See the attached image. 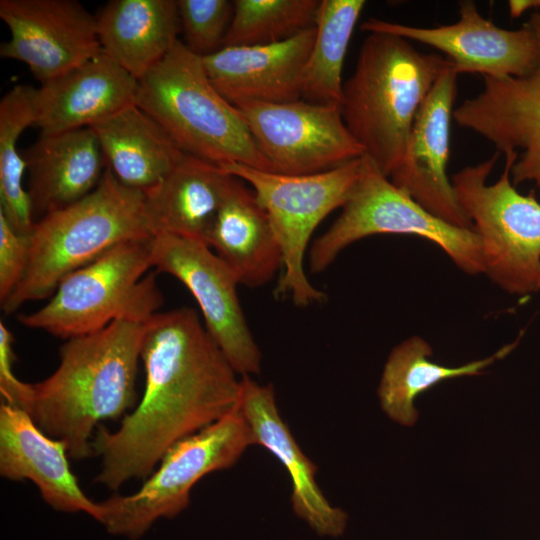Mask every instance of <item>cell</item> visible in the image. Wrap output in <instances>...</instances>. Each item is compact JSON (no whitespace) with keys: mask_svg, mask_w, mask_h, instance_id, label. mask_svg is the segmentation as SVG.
I'll list each match as a JSON object with an SVG mask.
<instances>
[{"mask_svg":"<svg viewBox=\"0 0 540 540\" xmlns=\"http://www.w3.org/2000/svg\"><path fill=\"white\" fill-rule=\"evenodd\" d=\"M145 386L120 426H99L92 440L101 469L95 481L117 490L147 478L180 440L238 410L241 377L192 308L157 312L145 321Z\"/></svg>","mask_w":540,"mask_h":540,"instance_id":"obj_1","label":"cell"},{"mask_svg":"<svg viewBox=\"0 0 540 540\" xmlns=\"http://www.w3.org/2000/svg\"><path fill=\"white\" fill-rule=\"evenodd\" d=\"M145 321L119 319L68 339L56 370L33 384L28 414L44 433L65 444L69 457L92 455L99 423L134 407Z\"/></svg>","mask_w":540,"mask_h":540,"instance_id":"obj_2","label":"cell"},{"mask_svg":"<svg viewBox=\"0 0 540 540\" xmlns=\"http://www.w3.org/2000/svg\"><path fill=\"white\" fill-rule=\"evenodd\" d=\"M450 66L446 57L422 53L393 34L373 32L364 39L339 107L363 156L386 177L403 158L422 103Z\"/></svg>","mask_w":540,"mask_h":540,"instance_id":"obj_3","label":"cell"},{"mask_svg":"<svg viewBox=\"0 0 540 540\" xmlns=\"http://www.w3.org/2000/svg\"><path fill=\"white\" fill-rule=\"evenodd\" d=\"M153 235L146 193L123 185L107 167L90 194L35 221L25 275L1 309L10 314L47 298L71 272L121 243Z\"/></svg>","mask_w":540,"mask_h":540,"instance_id":"obj_4","label":"cell"},{"mask_svg":"<svg viewBox=\"0 0 540 540\" xmlns=\"http://www.w3.org/2000/svg\"><path fill=\"white\" fill-rule=\"evenodd\" d=\"M135 103L187 155L274 172L240 110L217 91L202 58L183 42L138 81Z\"/></svg>","mask_w":540,"mask_h":540,"instance_id":"obj_5","label":"cell"},{"mask_svg":"<svg viewBox=\"0 0 540 540\" xmlns=\"http://www.w3.org/2000/svg\"><path fill=\"white\" fill-rule=\"evenodd\" d=\"M153 236L121 243L71 272L43 307L19 322L68 340L115 320H147L163 302L155 277L145 276L153 267Z\"/></svg>","mask_w":540,"mask_h":540,"instance_id":"obj_6","label":"cell"},{"mask_svg":"<svg viewBox=\"0 0 540 540\" xmlns=\"http://www.w3.org/2000/svg\"><path fill=\"white\" fill-rule=\"evenodd\" d=\"M500 153L451 177L457 200L477 234L484 273L511 295L539 291L540 203L534 192L523 195L511 182L517 152L505 154V166L494 184H487Z\"/></svg>","mask_w":540,"mask_h":540,"instance_id":"obj_7","label":"cell"},{"mask_svg":"<svg viewBox=\"0 0 540 540\" xmlns=\"http://www.w3.org/2000/svg\"><path fill=\"white\" fill-rule=\"evenodd\" d=\"M363 156L334 169L304 175L264 171L239 163L219 167L247 182L263 207L276 235L283 275L275 293L298 307L319 303L326 294L305 273L309 240L317 226L349 199L362 171Z\"/></svg>","mask_w":540,"mask_h":540,"instance_id":"obj_8","label":"cell"},{"mask_svg":"<svg viewBox=\"0 0 540 540\" xmlns=\"http://www.w3.org/2000/svg\"><path fill=\"white\" fill-rule=\"evenodd\" d=\"M254 445L238 410L174 444L141 487L99 502L100 522L108 533L137 540L161 518H174L189 503L204 476L231 468Z\"/></svg>","mask_w":540,"mask_h":540,"instance_id":"obj_9","label":"cell"},{"mask_svg":"<svg viewBox=\"0 0 540 540\" xmlns=\"http://www.w3.org/2000/svg\"><path fill=\"white\" fill-rule=\"evenodd\" d=\"M376 234L427 239L463 272L484 273L480 241L473 229L454 226L433 215L363 156L360 177L340 215L309 249L310 271H324L347 246Z\"/></svg>","mask_w":540,"mask_h":540,"instance_id":"obj_10","label":"cell"},{"mask_svg":"<svg viewBox=\"0 0 540 540\" xmlns=\"http://www.w3.org/2000/svg\"><path fill=\"white\" fill-rule=\"evenodd\" d=\"M152 263L158 272L177 278L196 300L205 328L240 376L261 370L262 356L242 311L231 269L205 243L157 233Z\"/></svg>","mask_w":540,"mask_h":540,"instance_id":"obj_11","label":"cell"},{"mask_svg":"<svg viewBox=\"0 0 540 540\" xmlns=\"http://www.w3.org/2000/svg\"><path fill=\"white\" fill-rule=\"evenodd\" d=\"M273 171L289 175L325 172L362 157L337 105L299 99L236 106Z\"/></svg>","mask_w":540,"mask_h":540,"instance_id":"obj_12","label":"cell"},{"mask_svg":"<svg viewBox=\"0 0 540 540\" xmlns=\"http://www.w3.org/2000/svg\"><path fill=\"white\" fill-rule=\"evenodd\" d=\"M459 20L450 25L415 27L369 18L360 29L387 33L419 42L443 52L459 73H480L504 79L531 73L539 58L536 31L528 20L521 28L509 30L484 18L474 1L459 2Z\"/></svg>","mask_w":540,"mask_h":540,"instance_id":"obj_13","label":"cell"},{"mask_svg":"<svg viewBox=\"0 0 540 540\" xmlns=\"http://www.w3.org/2000/svg\"><path fill=\"white\" fill-rule=\"evenodd\" d=\"M10 38L2 58L21 61L41 84L102 53L96 16L76 0H1Z\"/></svg>","mask_w":540,"mask_h":540,"instance_id":"obj_14","label":"cell"},{"mask_svg":"<svg viewBox=\"0 0 540 540\" xmlns=\"http://www.w3.org/2000/svg\"><path fill=\"white\" fill-rule=\"evenodd\" d=\"M538 38L539 58L524 77L483 76V89L453 111L456 124L472 130L499 153L517 152L510 170L514 186L533 182L540 192V11L530 16Z\"/></svg>","mask_w":540,"mask_h":540,"instance_id":"obj_15","label":"cell"},{"mask_svg":"<svg viewBox=\"0 0 540 540\" xmlns=\"http://www.w3.org/2000/svg\"><path fill=\"white\" fill-rule=\"evenodd\" d=\"M457 75L450 66L435 82L415 116L403 158L389 180L433 215L472 229L447 175Z\"/></svg>","mask_w":540,"mask_h":540,"instance_id":"obj_16","label":"cell"},{"mask_svg":"<svg viewBox=\"0 0 540 540\" xmlns=\"http://www.w3.org/2000/svg\"><path fill=\"white\" fill-rule=\"evenodd\" d=\"M239 411L247 422L254 445L269 451L286 469L291 481L293 512L320 536L339 537L348 516L331 505L317 481V465L301 450L277 406L271 384L241 376Z\"/></svg>","mask_w":540,"mask_h":540,"instance_id":"obj_17","label":"cell"},{"mask_svg":"<svg viewBox=\"0 0 540 540\" xmlns=\"http://www.w3.org/2000/svg\"><path fill=\"white\" fill-rule=\"evenodd\" d=\"M316 27L277 43L224 46L202 58L207 76L232 105L283 103L302 99V74Z\"/></svg>","mask_w":540,"mask_h":540,"instance_id":"obj_18","label":"cell"},{"mask_svg":"<svg viewBox=\"0 0 540 540\" xmlns=\"http://www.w3.org/2000/svg\"><path fill=\"white\" fill-rule=\"evenodd\" d=\"M68 457L65 444L44 433L28 413L1 403V476L12 481L30 480L56 511L81 512L98 521L99 502L81 489Z\"/></svg>","mask_w":540,"mask_h":540,"instance_id":"obj_19","label":"cell"},{"mask_svg":"<svg viewBox=\"0 0 540 540\" xmlns=\"http://www.w3.org/2000/svg\"><path fill=\"white\" fill-rule=\"evenodd\" d=\"M138 80L104 53L37 90L34 127L48 136L89 128L135 104Z\"/></svg>","mask_w":540,"mask_h":540,"instance_id":"obj_20","label":"cell"},{"mask_svg":"<svg viewBox=\"0 0 540 540\" xmlns=\"http://www.w3.org/2000/svg\"><path fill=\"white\" fill-rule=\"evenodd\" d=\"M23 157L30 175L33 216L43 217L90 194L101 182L107 163L90 128L41 135Z\"/></svg>","mask_w":540,"mask_h":540,"instance_id":"obj_21","label":"cell"},{"mask_svg":"<svg viewBox=\"0 0 540 540\" xmlns=\"http://www.w3.org/2000/svg\"><path fill=\"white\" fill-rule=\"evenodd\" d=\"M239 284L263 286L283 268L280 245L254 192L232 177L207 238Z\"/></svg>","mask_w":540,"mask_h":540,"instance_id":"obj_22","label":"cell"},{"mask_svg":"<svg viewBox=\"0 0 540 540\" xmlns=\"http://www.w3.org/2000/svg\"><path fill=\"white\" fill-rule=\"evenodd\" d=\"M102 53L138 81L179 41L175 0H112L96 16Z\"/></svg>","mask_w":540,"mask_h":540,"instance_id":"obj_23","label":"cell"},{"mask_svg":"<svg viewBox=\"0 0 540 540\" xmlns=\"http://www.w3.org/2000/svg\"><path fill=\"white\" fill-rule=\"evenodd\" d=\"M89 128L116 179L145 193L157 187L185 155L136 103Z\"/></svg>","mask_w":540,"mask_h":540,"instance_id":"obj_24","label":"cell"},{"mask_svg":"<svg viewBox=\"0 0 540 540\" xmlns=\"http://www.w3.org/2000/svg\"><path fill=\"white\" fill-rule=\"evenodd\" d=\"M232 177L218 165L185 154L167 177L146 193L154 235L170 233L207 244Z\"/></svg>","mask_w":540,"mask_h":540,"instance_id":"obj_25","label":"cell"},{"mask_svg":"<svg viewBox=\"0 0 540 540\" xmlns=\"http://www.w3.org/2000/svg\"><path fill=\"white\" fill-rule=\"evenodd\" d=\"M513 347L510 344L490 357L447 367L430 361L431 346L423 338L412 336L394 347L388 356L377 390L381 408L393 421L412 426L418 418L414 401L421 393L447 379L480 375Z\"/></svg>","mask_w":540,"mask_h":540,"instance_id":"obj_26","label":"cell"},{"mask_svg":"<svg viewBox=\"0 0 540 540\" xmlns=\"http://www.w3.org/2000/svg\"><path fill=\"white\" fill-rule=\"evenodd\" d=\"M365 4L364 0H321L315 40L302 74V99L340 105L343 63Z\"/></svg>","mask_w":540,"mask_h":540,"instance_id":"obj_27","label":"cell"},{"mask_svg":"<svg viewBox=\"0 0 540 540\" xmlns=\"http://www.w3.org/2000/svg\"><path fill=\"white\" fill-rule=\"evenodd\" d=\"M37 90L15 85L0 101V213L21 234H29L35 220L23 185L27 165L17 142L26 128L35 125Z\"/></svg>","mask_w":540,"mask_h":540,"instance_id":"obj_28","label":"cell"},{"mask_svg":"<svg viewBox=\"0 0 540 540\" xmlns=\"http://www.w3.org/2000/svg\"><path fill=\"white\" fill-rule=\"evenodd\" d=\"M319 0H235L224 46L266 45L315 27Z\"/></svg>","mask_w":540,"mask_h":540,"instance_id":"obj_29","label":"cell"},{"mask_svg":"<svg viewBox=\"0 0 540 540\" xmlns=\"http://www.w3.org/2000/svg\"><path fill=\"white\" fill-rule=\"evenodd\" d=\"M185 46L204 58L224 47L233 16V1L178 0Z\"/></svg>","mask_w":540,"mask_h":540,"instance_id":"obj_30","label":"cell"},{"mask_svg":"<svg viewBox=\"0 0 540 540\" xmlns=\"http://www.w3.org/2000/svg\"><path fill=\"white\" fill-rule=\"evenodd\" d=\"M29 234L15 231L0 213V301L4 302L23 279L29 261Z\"/></svg>","mask_w":540,"mask_h":540,"instance_id":"obj_31","label":"cell"},{"mask_svg":"<svg viewBox=\"0 0 540 540\" xmlns=\"http://www.w3.org/2000/svg\"><path fill=\"white\" fill-rule=\"evenodd\" d=\"M13 335L3 322H0V393L2 403L29 412L33 384L19 380L13 372L15 360Z\"/></svg>","mask_w":540,"mask_h":540,"instance_id":"obj_32","label":"cell"},{"mask_svg":"<svg viewBox=\"0 0 540 540\" xmlns=\"http://www.w3.org/2000/svg\"><path fill=\"white\" fill-rule=\"evenodd\" d=\"M508 6L510 15L515 18L530 9L540 11V0H512L508 2Z\"/></svg>","mask_w":540,"mask_h":540,"instance_id":"obj_33","label":"cell"},{"mask_svg":"<svg viewBox=\"0 0 540 540\" xmlns=\"http://www.w3.org/2000/svg\"><path fill=\"white\" fill-rule=\"evenodd\" d=\"M538 288H539V290H540V280H539Z\"/></svg>","mask_w":540,"mask_h":540,"instance_id":"obj_34","label":"cell"}]
</instances>
